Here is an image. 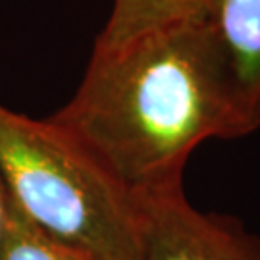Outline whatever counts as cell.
<instances>
[{"instance_id":"obj_1","label":"cell","mask_w":260,"mask_h":260,"mask_svg":"<svg viewBox=\"0 0 260 260\" xmlns=\"http://www.w3.org/2000/svg\"><path fill=\"white\" fill-rule=\"evenodd\" d=\"M135 199L183 189L199 145L258 129L210 19L94 47L52 116Z\"/></svg>"},{"instance_id":"obj_4","label":"cell","mask_w":260,"mask_h":260,"mask_svg":"<svg viewBox=\"0 0 260 260\" xmlns=\"http://www.w3.org/2000/svg\"><path fill=\"white\" fill-rule=\"evenodd\" d=\"M245 103L260 118V0H218L210 16Z\"/></svg>"},{"instance_id":"obj_6","label":"cell","mask_w":260,"mask_h":260,"mask_svg":"<svg viewBox=\"0 0 260 260\" xmlns=\"http://www.w3.org/2000/svg\"><path fill=\"white\" fill-rule=\"evenodd\" d=\"M12 205V203H10ZM0 260H96L81 251L50 239L25 222L12 206L4 237L0 241Z\"/></svg>"},{"instance_id":"obj_2","label":"cell","mask_w":260,"mask_h":260,"mask_svg":"<svg viewBox=\"0 0 260 260\" xmlns=\"http://www.w3.org/2000/svg\"><path fill=\"white\" fill-rule=\"evenodd\" d=\"M0 179L16 212L43 235L96 260H137L139 199L54 118L0 103Z\"/></svg>"},{"instance_id":"obj_5","label":"cell","mask_w":260,"mask_h":260,"mask_svg":"<svg viewBox=\"0 0 260 260\" xmlns=\"http://www.w3.org/2000/svg\"><path fill=\"white\" fill-rule=\"evenodd\" d=\"M218 0H112L94 47H118L158 29L210 19Z\"/></svg>"},{"instance_id":"obj_7","label":"cell","mask_w":260,"mask_h":260,"mask_svg":"<svg viewBox=\"0 0 260 260\" xmlns=\"http://www.w3.org/2000/svg\"><path fill=\"white\" fill-rule=\"evenodd\" d=\"M10 210H12V205H10L8 193H6V187H4L2 179H0V241H2V237H4L6 225H8Z\"/></svg>"},{"instance_id":"obj_3","label":"cell","mask_w":260,"mask_h":260,"mask_svg":"<svg viewBox=\"0 0 260 260\" xmlns=\"http://www.w3.org/2000/svg\"><path fill=\"white\" fill-rule=\"evenodd\" d=\"M137 260H260V239L235 218L201 212L183 189L139 199Z\"/></svg>"}]
</instances>
